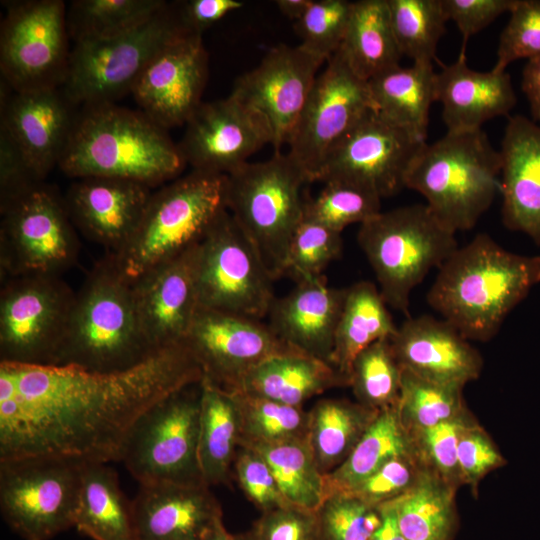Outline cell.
<instances>
[{
    "instance_id": "4dcf8cb0",
    "label": "cell",
    "mask_w": 540,
    "mask_h": 540,
    "mask_svg": "<svg viewBox=\"0 0 540 540\" xmlns=\"http://www.w3.org/2000/svg\"><path fill=\"white\" fill-rule=\"evenodd\" d=\"M368 85L381 116L426 142L429 111L436 101V72L432 64L399 65L370 79Z\"/></svg>"
},
{
    "instance_id": "4316f807",
    "label": "cell",
    "mask_w": 540,
    "mask_h": 540,
    "mask_svg": "<svg viewBox=\"0 0 540 540\" xmlns=\"http://www.w3.org/2000/svg\"><path fill=\"white\" fill-rule=\"evenodd\" d=\"M499 153L502 222L540 245V123L510 117Z\"/></svg>"
},
{
    "instance_id": "ab89813d",
    "label": "cell",
    "mask_w": 540,
    "mask_h": 540,
    "mask_svg": "<svg viewBox=\"0 0 540 540\" xmlns=\"http://www.w3.org/2000/svg\"><path fill=\"white\" fill-rule=\"evenodd\" d=\"M164 0H74L66 12L69 37L76 42L103 40L146 22Z\"/></svg>"
},
{
    "instance_id": "e0dca14e",
    "label": "cell",
    "mask_w": 540,
    "mask_h": 540,
    "mask_svg": "<svg viewBox=\"0 0 540 540\" xmlns=\"http://www.w3.org/2000/svg\"><path fill=\"white\" fill-rule=\"evenodd\" d=\"M425 143L372 110L331 148L314 181L340 180L381 199L393 196L405 187L409 166Z\"/></svg>"
},
{
    "instance_id": "603a6c76",
    "label": "cell",
    "mask_w": 540,
    "mask_h": 540,
    "mask_svg": "<svg viewBox=\"0 0 540 540\" xmlns=\"http://www.w3.org/2000/svg\"><path fill=\"white\" fill-rule=\"evenodd\" d=\"M0 128L26 156L37 174L45 180L58 166L69 141L78 106L61 88L6 93L1 82Z\"/></svg>"
},
{
    "instance_id": "7c38bea8",
    "label": "cell",
    "mask_w": 540,
    "mask_h": 540,
    "mask_svg": "<svg viewBox=\"0 0 540 540\" xmlns=\"http://www.w3.org/2000/svg\"><path fill=\"white\" fill-rule=\"evenodd\" d=\"M85 463L55 457L0 461V509L25 540H48L75 526Z\"/></svg>"
},
{
    "instance_id": "d590c367",
    "label": "cell",
    "mask_w": 540,
    "mask_h": 540,
    "mask_svg": "<svg viewBox=\"0 0 540 540\" xmlns=\"http://www.w3.org/2000/svg\"><path fill=\"white\" fill-rule=\"evenodd\" d=\"M457 489L424 467L415 484L391 501L406 540H453L458 526Z\"/></svg>"
},
{
    "instance_id": "277c9868",
    "label": "cell",
    "mask_w": 540,
    "mask_h": 540,
    "mask_svg": "<svg viewBox=\"0 0 540 540\" xmlns=\"http://www.w3.org/2000/svg\"><path fill=\"white\" fill-rule=\"evenodd\" d=\"M157 351L140 327L131 284L106 256L75 294L67 333L54 365L113 372L133 367Z\"/></svg>"
},
{
    "instance_id": "680465c9",
    "label": "cell",
    "mask_w": 540,
    "mask_h": 540,
    "mask_svg": "<svg viewBox=\"0 0 540 540\" xmlns=\"http://www.w3.org/2000/svg\"><path fill=\"white\" fill-rule=\"evenodd\" d=\"M178 20L186 32L202 35L203 31L227 14L244 6L240 0H187L173 3Z\"/></svg>"
},
{
    "instance_id": "9a60e30c",
    "label": "cell",
    "mask_w": 540,
    "mask_h": 540,
    "mask_svg": "<svg viewBox=\"0 0 540 540\" xmlns=\"http://www.w3.org/2000/svg\"><path fill=\"white\" fill-rule=\"evenodd\" d=\"M1 79L15 92L61 88L71 49L62 0L3 2Z\"/></svg>"
},
{
    "instance_id": "91938a15",
    "label": "cell",
    "mask_w": 540,
    "mask_h": 540,
    "mask_svg": "<svg viewBox=\"0 0 540 540\" xmlns=\"http://www.w3.org/2000/svg\"><path fill=\"white\" fill-rule=\"evenodd\" d=\"M521 88L529 103L531 119L540 123V57L530 59L525 64Z\"/></svg>"
},
{
    "instance_id": "f35d334b",
    "label": "cell",
    "mask_w": 540,
    "mask_h": 540,
    "mask_svg": "<svg viewBox=\"0 0 540 540\" xmlns=\"http://www.w3.org/2000/svg\"><path fill=\"white\" fill-rule=\"evenodd\" d=\"M240 447L250 448L265 459L281 493L291 505L317 511L326 499L325 477L307 438Z\"/></svg>"
},
{
    "instance_id": "7dc6e473",
    "label": "cell",
    "mask_w": 540,
    "mask_h": 540,
    "mask_svg": "<svg viewBox=\"0 0 540 540\" xmlns=\"http://www.w3.org/2000/svg\"><path fill=\"white\" fill-rule=\"evenodd\" d=\"M352 9L353 2L347 0H313L295 22L299 45L328 60L344 41Z\"/></svg>"
},
{
    "instance_id": "9f6ffc18",
    "label": "cell",
    "mask_w": 540,
    "mask_h": 540,
    "mask_svg": "<svg viewBox=\"0 0 540 540\" xmlns=\"http://www.w3.org/2000/svg\"><path fill=\"white\" fill-rule=\"evenodd\" d=\"M45 183L11 137L0 128V207Z\"/></svg>"
},
{
    "instance_id": "db71d44e",
    "label": "cell",
    "mask_w": 540,
    "mask_h": 540,
    "mask_svg": "<svg viewBox=\"0 0 540 540\" xmlns=\"http://www.w3.org/2000/svg\"><path fill=\"white\" fill-rule=\"evenodd\" d=\"M233 464L240 488L262 513L291 505L281 493L269 465L256 451L240 447Z\"/></svg>"
},
{
    "instance_id": "f907efd6",
    "label": "cell",
    "mask_w": 540,
    "mask_h": 540,
    "mask_svg": "<svg viewBox=\"0 0 540 540\" xmlns=\"http://www.w3.org/2000/svg\"><path fill=\"white\" fill-rule=\"evenodd\" d=\"M497 49L494 71L519 59L540 57V0H515Z\"/></svg>"
},
{
    "instance_id": "d6986e66",
    "label": "cell",
    "mask_w": 540,
    "mask_h": 540,
    "mask_svg": "<svg viewBox=\"0 0 540 540\" xmlns=\"http://www.w3.org/2000/svg\"><path fill=\"white\" fill-rule=\"evenodd\" d=\"M325 61L300 45L280 44L236 80L230 95L267 121L274 153L288 145Z\"/></svg>"
},
{
    "instance_id": "f546056e",
    "label": "cell",
    "mask_w": 540,
    "mask_h": 540,
    "mask_svg": "<svg viewBox=\"0 0 540 540\" xmlns=\"http://www.w3.org/2000/svg\"><path fill=\"white\" fill-rule=\"evenodd\" d=\"M343 385H349L348 380L332 364L293 350L258 364L233 392L301 407L306 400Z\"/></svg>"
},
{
    "instance_id": "c3c4849f",
    "label": "cell",
    "mask_w": 540,
    "mask_h": 540,
    "mask_svg": "<svg viewBox=\"0 0 540 540\" xmlns=\"http://www.w3.org/2000/svg\"><path fill=\"white\" fill-rule=\"evenodd\" d=\"M341 233L317 221L303 218L290 242L285 275L297 281L322 275L342 252Z\"/></svg>"
},
{
    "instance_id": "cb8c5ba5",
    "label": "cell",
    "mask_w": 540,
    "mask_h": 540,
    "mask_svg": "<svg viewBox=\"0 0 540 540\" xmlns=\"http://www.w3.org/2000/svg\"><path fill=\"white\" fill-rule=\"evenodd\" d=\"M151 194V188L137 182L86 177L76 179L63 199L74 226L113 254L135 232Z\"/></svg>"
},
{
    "instance_id": "60d3db41",
    "label": "cell",
    "mask_w": 540,
    "mask_h": 540,
    "mask_svg": "<svg viewBox=\"0 0 540 540\" xmlns=\"http://www.w3.org/2000/svg\"><path fill=\"white\" fill-rule=\"evenodd\" d=\"M396 410L401 424L410 434L469 412L463 388L430 381L405 369Z\"/></svg>"
},
{
    "instance_id": "f1b7e54d",
    "label": "cell",
    "mask_w": 540,
    "mask_h": 540,
    "mask_svg": "<svg viewBox=\"0 0 540 540\" xmlns=\"http://www.w3.org/2000/svg\"><path fill=\"white\" fill-rule=\"evenodd\" d=\"M436 101L442 104L447 132L456 133L479 130L486 121L508 115L517 98L509 73L473 70L460 53L436 73Z\"/></svg>"
},
{
    "instance_id": "be15d7a7",
    "label": "cell",
    "mask_w": 540,
    "mask_h": 540,
    "mask_svg": "<svg viewBox=\"0 0 540 540\" xmlns=\"http://www.w3.org/2000/svg\"><path fill=\"white\" fill-rule=\"evenodd\" d=\"M205 540H235L234 535L230 534L223 521L220 522L214 530L205 538Z\"/></svg>"
},
{
    "instance_id": "e575fe53",
    "label": "cell",
    "mask_w": 540,
    "mask_h": 540,
    "mask_svg": "<svg viewBox=\"0 0 540 540\" xmlns=\"http://www.w3.org/2000/svg\"><path fill=\"white\" fill-rule=\"evenodd\" d=\"M339 51L351 70L367 82L400 65L403 55L395 39L387 0L353 2Z\"/></svg>"
},
{
    "instance_id": "ba28073f",
    "label": "cell",
    "mask_w": 540,
    "mask_h": 540,
    "mask_svg": "<svg viewBox=\"0 0 540 540\" xmlns=\"http://www.w3.org/2000/svg\"><path fill=\"white\" fill-rule=\"evenodd\" d=\"M357 241L386 304L407 317L412 290L458 248L426 204L380 212L360 225Z\"/></svg>"
},
{
    "instance_id": "8992f818",
    "label": "cell",
    "mask_w": 540,
    "mask_h": 540,
    "mask_svg": "<svg viewBox=\"0 0 540 540\" xmlns=\"http://www.w3.org/2000/svg\"><path fill=\"white\" fill-rule=\"evenodd\" d=\"M227 175L192 170L152 192L127 243L107 256L130 284L197 244L226 209Z\"/></svg>"
},
{
    "instance_id": "484cf974",
    "label": "cell",
    "mask_w": 540,
    "mask_h": 540,
    "mask_svg": "<svg viewBox=\"0 0 540 540\" xmlns=\"http://www.w3.org/2000/svg\"><path fill=\"white\" fill-rule=\"evenodd\" d=\"M131 508L136 540H205L222 522L205 484H139Z\"/></svg>"
},
{
    "instance_id": "8fae6325",
    "label": "cell",
    "mask_w": 540,
    "mask_h": 540,
    "mask_svg": "<svg viewBox=\"0 0 540 540\" xmlns=\"http://www.w3.org/2000/svg\"><path fill=\"white\" fill-rule=\"evenodd\" d=\"M0 278L55 275L73 267L80 241L64 199L46 183L0 207Z\"/></svg>"
},
{
    "instance_id": "30bf717a",
    "label": "cell",
    "mask_w": 540,
    "mask_h": 540,
    "mask_svg": "<svg viewBox=\"0 0 540 540\" xmlns=\"http://www.w3.org/2000/svg\"><path fill=\"white\" fill-rule=\"evenodd\" d=\"M200 383L158 401L130 429L119 461L139 484H205L198 462Z\"/></svg>"
},
{
    "instance_id": "bcb514c9",
    "label": "cell",
    "mask_w": 540,
    "mask_h": 540,
    "mask_svg": "<svg viewBox=\"0 0 540 540\" xmlns=\"http://www.w3.org/2000/svg\"><path fill=\"white\" fill-rule=\"evenodd\" d=\"M319 540H370L382 522L380 507L348 493H333L316 511Z\"/></svg>"
},
{
    "instance_id": "d6a6232c",
    "label": "cell",
    "mask_w": 540,
    "mask_h": 540,
    "mask_svg": "<svg viewBox=\"0 0 540 540\" xmlns=\"http://www.w3.org/2000/svg\"><path fill=\"white\" fill-rule=\"evenodd\" d=\"M397 327L375 284L370 281L353 284L346 288L331 364L349 382L357 355L376 341L391 338Z\"/></svg>"
},
{
    "instance_id": "94428289",
    "label": "cell",
    "mask_w": 540,
    "mask_h": 540,
    "mask_svg": "<svg viewBox=\"0 0 540 540\" xmlns=\"http://www.w3.org/2000/svg\"><path fill=\"white\" fill-rule=\"evenodd\" d=\"M380 508L382 522L370 540H406L399 529L392 503H385Z\"/></svg>"
},
{
    "instance_id": "44dd1931",
    "label": "cell",
    "mask_w": 540,
    "mask_h": 540,
    "mask_svg": "<svg viewBox=\"0 0 540 540\" xmlns=\"http://www.w3.org/2000/svg\"><path fill=\"white\" fill-rule=\"evenodd\" d=\"M208 55L202 35L186 33L161 49L138 77L131 94L162 128L185 125L202 103Z\"/></svg>"
},
{
    "instance_id": "7a4b0ae2",
    "label": "cell",
    "mask_w": 540,
    "mask_h": 540,
    "mask_svg": "<svg viewBox=\"0 0 540 540\" xmlns=\"http://www.w3.org/2000/svg\"><path fill=\"white\" fill-rule=\"evenodd\" d=\"M540 282V256H526L478 234L440 266L429 305L467 340L486 342Z\"/></svg>"
},
{
    "instance_id": "5b68a950",
    "label": "cell",
    "mask_w": 540,
    "mask_h": 540,
    "mask_svg": "<svg viewBox=\"0 0 540 540\" xmlns=\"http://www.w3.org/2000/svg\"><path fill=\"white\" fill-rule=\"evenodd\" d=\"M501 157L482 130L447 132L412 160L405 187L419 192L437 220L456 233L473 228L500 192Z\"/></svg>"
},
{
    "instance_id": "83f0119b",
    "label": "cell",
    "mask_w": 540,
    "mask_h": 540,
    "mask_svg": "<svg viewBox=\"0 0 540 540\" xmlns=\"http://www.w3.org/2000/svg\"><path fill=\"white\" fill-rule=\"evenodd\" d=\"M346 288L328 286L323 275L297 281L268 313L273 332L291 347L331 364Z\"/></svg>"
},
{
    "instance_id": "b9f144b4",
    "label": "cell",
    "mask_w": 540,
    "mask_h": 540,
    "mask_svg": "<svg viewBox=\"0 0 540 540\" xmlns=\"http://www.w3.org/2000/svg\"><path fill=\"white\" fill-rule=\"evenodd\" d=\"M396 42L413 63L432 64L448 21L441 0H387Z\"/></svg>"
},
{
    "instance_id": "681fc988",
    "label": "cell",
    "mask_w": 540,
    "mask_h": 540,
    "mask_svg": "<svg viewBox=\"0 0 540 540\" xmlns=\"http://www.w3.org/2000/svg\"><path fill=\"white\" fill-rule=\"evenodd\" d=\"M476 419L466 414L411 433L422 463L458 490L461 484L458 468V443L464 429Z\"/></svg>"
},
{
    "instance_id": "4fadbf2b",
    "label": "cell",
    "mask_w": 540,
    "mask_h": 540,
    "mask_svg": "<svg viewBox=\"0 0 540 540\" xmlns=\"http://www.w3.org/2000/svg\"><path fill=\"white\" fill-rule=\"evenodd\" d=\"M272 282L231 214L221 211L197 244L199 307L260 320L275 300Z\"/></svg>"
},
{
    "instance_id": "2e32d148",
    "label": "cell",
    "mask_w": 540,
    "mask_h": 540,
    "mask_svg": "<svg viewBox=\"0 0 540 540\" xmlns=\"http://www.w3.org/2000/svg\"><path fill=\"white\" fill-rule=\"evenodd\" d=\"M318 74L288 143L287 155L315 180L331 148L367 113L376 110L367 81L338 50Z\"/></svg>"
},
{
    "instance_id": "ee69618b",
    "label": "cell",
    "mask_w": 540,
    "mask_h": 540,
    "mask_svg": "<svg viewBox=\"0 0 540 540\" xmlns=\"http://www.w3.org/2000/svg\"><path fill=\"white\" fill-rule=\"evenodd\" d=\"M232 393L240 412L239 447L307 438L309 415L301 407Z\"/></svg>"
},
{
    "instance_id": "ffe728a7",
    "label": "cell",
    "mask_w": 540,
    "mask_h": 540,
    "mask_svg": "<svg viewBox=\"0 0 540 540\" xmlns=\"http://www.w3.org/2000/svg\"><path fill=\"white\" fill-rule=\"evenodd\" d=\"M185 126L178 147L192 170L228 175L272 143L267 121L231 95L202 102Z\"/></svg>"
},
{
    "instance_id": "6f0895ef",
    "label": "cell",
    "mask_w": 540,
    "mask_h": 540,
    "mask_svg": "<svg viewBox=\"0 0 540 540\" xmlns=\"http://www.w3.org/2000/svg\"><path fill=\"white\" fill-rule=\"evenodd\" d=\"M445 15L458 27L463 37L462 51L468 39L509 12L515 0H441Z\"/></svg>"
},
{
    "instance_id": "816d5d0a",
    "label": "cell",
    "mask_w": 540,
    "mask_h": 540,
    "mask_svg": "<svg viewBox=\"0 0 540 540\" xmlns=\"http://www.w3.org/2000/svg\"><path fill=\"white\" fill-rule=\"evenodd\" d=\"M425 465L417 451L393 458L346 492L380 507L405 494L417 481Z\"/></svg>"
},
{
    "instance_id": "8d00e7d4",
    "label": "cell",
    "mask_w": 540,
    "mask_h": 540,
    "mask_svg": "<svg viewBox=\"0 0 540 540\" xmlns=\"http://www.w3.org/2000/svg\"><path fill=\"white\" fill-rule=\"evenodd\" d=\"M378 413L345 399H323L314 405L308 412L307 441L324 475L348 457Z\"/></svg>"
},
{
    "instance_id": "6125c7cd",
    "label": "cell",
    "mask_w": 540,
    "mask_h": 540,
    "mask_svg": "<svg viewBox=\"0 0 540 540\" xmlns=\"http://www.w3.org/2000/svg\"><path fill=\"white\" fill-rule=\"evenodd\" d=\"M313 0H277L276 5L280 12L294 20H299L307 11Z\"/></svg>"
},
{
    "instance_id": "7bdbcfd3",
    "label": "cell",
    "mask_w": 540,
    "mask_h": 540,
    "mask_svg": "<svg viewBox=\"0 0 540 540\" xmlns=\"http://www.w3.org/2000/svg\"><path fill=\"white\" fill-rule=\"evenodd\" d=\"M403 368L393 352L390 338L368 346L355 358L349 386L358 403L376 411L397 407Z\"/></svg>"
},
{
    "instance_id": "f5cc1de1",
    "label": "cell",
    "mask_w": 540,
    "mask_h": 540,
    "mask_svg": "<svg viewBox=\"0 0 540 540\" xmlns=\"http://www.w3.org/2000/svg\"><path fill=\"white\" fill-rule=\"evenodd\" d=\"M506 463L495 442L477 420L464 429L458 443V468L462 486H469L474 496L483 478Z\"/></svg>"
},
{
    "instance_id": "9c48e42d",
    "label": "cell",
    "mask_w": 540,
    "mask_h": 540,
    "mask_svg": "<svg viewBox=\"0 0 540 540\" xmlns=\"http://www.w3.org/2000/svg\"><path fill=\"white\" fill-rule=\"evenodd\" d=\"M186 33L173 3H167L128 32L76 42L61 89L78 107L115 103L131 93L144 68L161 49Z\"/></svg>"
},
{
    "instance_id": "d4e9b609",
    "label": "cell",
    "mask_w": 540,
    "mask_h": 540,
    "mask_svg": "<svg viewBox=\"0 0 540 540\" xmlns=\"http://www.w3.org/2000/svg\"><path fill=\"white\" fill-rule=\"evenodd\" d=\"M390 342L401 367L421 378L464 388L481 374L480 353L444 319L407 317Z\"/></svg>"
},
{
    "instance_id": "6da1fadb",
    "label": "cell",
    "mask_w": 540,
    "mask_h": 540,
    "mask_svg": "<svg viewBox=\"0 0 540 540\" xmlns=\"http://www.w3.org/2000/svg\"><path fill=\"white\" fill-rule=\"evenodd\" d=\"M202 378L183 342L113 372L0 362V461L27 457L119 461L137 419L158 401Z\"/></svg>"
},
{
    "instance_id": "74e56055",
    "label": "cell",
    "mask_w": 540,
    "mask_h": 540,
    "mask_svg": "<svg viewBox=\"0 0 540 540\" xmlns=\"http://www.w3.org/2000/svg\"><path fill=\"white\" fill-rule=\"evenodd\" d=\"M414 451L396 407L379 411L348 457L324 475L327 496L349 492L389 460Z\"/></svg>"
},
{
    "instance_id": "7402d4cb",
    "label": "cell",
    "mask_w": 540,
    "mask_h": 540,
    "mask_svg": "<svg viewBox=\"0 0 540 540\" xmlns=\"http://www.w3.org/2000/svg\"><path fill=\"white\" fill-rule=\"evenodd\" d=\"M197 244L131 284L140 327L156 351L182 343L199 308Z\"/></svg>"
},
{
    "instance_id": "11a10c76",
    "label": "cell",
    "mask_w": 540,
    "mask_h": 540,
    "mask_svg": "<svg viewBox=\"0 0 540 540\" xmlns=\"http://www.w3.org/2000/svg\"><path fill=\"white\" fill-rule=\"evenodd\" d=\"M250 533L254 540H319L316 511L276 508L262 513Z\"/></svg>"
},
{
    "instance_id": "52a82bcc",
    "label": "cell",
    "mask_w": 540,
    "mask_h": 540,
    "mask_svg": "<svg viewBox=\"0 0 540 540\" xmlns=\"http://www.w3.org/2000/svg\"><path fill=\"white\" fill-rule=\"evenodd\" d=\"M304 171L286 154L247 162L227 175L225 205L273 280L286 273L288 250L304 218Z\"/></svg>"
},
{
    "instance_id": "ac0fdd59",
    "label": "cell",
    "mask_w": 540,
    "mask_h": 540,
    "mask_svg": "<svg viewBox=\"0 0 540 540\" xmlns=\"http://www.w3.org/2000/svg\"><path fill=\"white\" fill-rule=\"evenodd\" d=\"M183 343L200 366L203 378L230 392L264 360L297 350L259 319L202 307Z\"/></svg>"
},
{
    "instance_id": "5bb4252c",
    "label": "cell",
    "mask_w": 540,
    "mask_h": 540,
    "mask_svg": "<svg viewBox=\"0 0 540 540\" xmlns=\"http://www.w3.org/2000/svg\"><path fill=\"white\" fill-rule=\"evenodd\" d=\"M75 294L60 276L24 275L1 281L0 362L54 365Z\"/></svg>"
},
{
    "instance_id": "836d02e7",
    "label": "cell",
    "mask_w": 540,
    "mask_h": 540,
    "mask_svg": "<svg viewBox=\"0 0 540 540\" xmlns=\"http://www.w3.org/2000/svg\"><path fill=\"white\" fill-rule=\"evenodd\" d=\"M75 527L94 540H136L131 502L105 463L83 465Z\"/></svg>"
},
{
    "instance_id": "e7e4bbea",
    "label": "cell",
    "mask_w": 540,
    "mask_h": 540,
    "mask_svg": "<svg viewBox=\"0 0 540 540\" xmlns=\"http://www.w3.org/2000/svg\"><path fill=\"white\" fill-rule=\"evenodd\" d=\"M235 540H254L251 533L234 535Z\"/></svg>"
},
{
    "instance_id": "3957f363",
    "label": "cell",
    "mask_w": 540,
    "mask_h": 540,
    "mask_svg": "<svg viewBox=\"0 0 540 540\" xmlns=\"http://www.w3.org/2000/svg\"><path fill=\"white\" fill-rule=\"evenodd\" d=\"M186 165L166 129L142 111L105 103L79 109L58 167L74 179L117 178L152 189Z\"/></svg>"
},
{
    "instance_id": "f6af8a7d",
    "label": "cell",
    "mask_w": 540,
    "mask_h": 540,
    "mask_svg": "<svg viewBox=\"0 0 540 540\" xmlns=\"http://www.w3.org/2000/svg\"><path fill=\"white\" fill-rule=\"evenodd\" d=\"M381 198L364 187L340 180L325 182L316 198L305 199L304 218L317 221L337 232L348 225H360L381 212Z\"/></svg>"
},
{
    "instance_id": "1f68e13d",
    "label": "cell",
    "mask_w": 540,
    "mask_h": 540,
    "mask_svg": "<svg viewBox=\"0 0 540 540\" xmlns=\"http://www.w3.org/2000/svg\"><path fill=\"white\" fill-rule=\"evenodd\" d=\"M198 462L207 486L225 484L240 440V412L234 394L206 378L201 383Z\"/></svg>"
}]
</instances>
